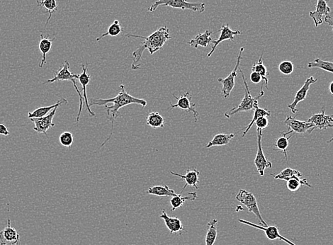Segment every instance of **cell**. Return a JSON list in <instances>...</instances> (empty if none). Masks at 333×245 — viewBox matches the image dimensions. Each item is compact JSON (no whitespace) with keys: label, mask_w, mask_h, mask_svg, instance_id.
<instances>
[{"label":"cell","mask_w":333,"mask_h":245,"mask_svg":"<svg viewBox=\"0 0 333 245\" xmlns=\"http://www.w3.org/2000/svg\"><path fill=\"white\" fill-rule=\"evenodd\" d=\"M119 88L120 92L118 93L116 97L107 99H92V100H91L90 104H89V106H105L106 109H107V118L111 123V134L107 137V140L102 144L101 147H103L113 136L115 121L121 115V113H119V110L121 108L130 105H140L141 106L142 108H145L147 106V102L145 99L136 98V97L131 96L129 93L126 92L125 86L123 84H121Z\"/></svg>","instance_id":"1"},{"label":"cell","mask_w":333,"mask_h":245,"mask_svg":"<svg viewBox=\"0 0 333 245\" xmlns=\"http://www.w3.org/2000/svg\"><path fill=\"white\" fill-rule=\"evenodd\" d=\"M126 36L129 37V38L132 37V38H143L145 40V41L142 42V44L133 54L134 62L132 63V67H131L133 70H137V69L140 68V65H141L140 62L143 60L142 54H143L145 49L148 50L150 55H153L155 53L163 49V46L166 44V41L172 38L170 34H169V28L166 27L160 28L159 29L157 30L156 31L148 37L133 34H126Z\"/></svg>","instance_id":"2"},{"label":"cell","mask_w":333,"mask_h":245,"mask_svg":"<svg viewBox=\"0 0 333 245\" xmlns=\"http://www.w3.org/2000/svg\"><path fill=\"white\" fill-rule=\"evenodd\" d=\"M240 72H241L242 78H243V82H244L245 96L241 103L238 107H234V108L228 110L226 113H225L224 115L227 118H230L233 115L240 113V112L250 111V110L255 109L257 107H259V99L262 98L265 95V92L262 90L263 85H262L259 95L256 97H252L250 92L247 80H246L244 73L242 71L241 68H240Z\"/></svg>","instance_id":"3"},{"label":"cell","mask_w":333,"mask_h":245,"mask_svg":"<svg viewBox=\"0 0 333 245\" xmlns=\"http://www.w3.org/2000/svg\"><path fill=\"white\" fill-rule=\"evenodd\" d=\"M69 68H70V62H69L68 60H65L60 70H57V73H56L55 76H54L52 79L45 82L44 84H47V83H54L56 82H72L73 86H75V89H76L77 92H78V95H79L80 97V103L81 104H80L79 111H78V116H77L76 120V122L79 123L80 117H81L82 112H83V95H82L80 89H78V86L77 85L76 82V79H78L79 75H74V74L72 73L70 71V70H69Z\"/></svg>","instance_id":"4"},{"label":"cell","mask_w":333,"mask_h":245,"mask_svg":"<svg viewBox=\"0 0 333 245\" xmlns=\"http://www.w3.org/2000/svg\"><path fill=\"white\" fill-rule=\"evenodd\" d=\"M159 6H170L174 9H189L193 12L202 13L205 11L206 4L205 3L189 2L187 0H158L148 8V12H155Z\"/></svg>","instance_id":"5"},{"label":"cell","mask_w":333,"mask_h":245,"mask_svg":"<svg viewBox=\"0 0 333 245\" xmlns=\"http://www.w3.org/2000/svg\"><path fill=\"white\" fill-rule=\"evenodd\" d=\"M236 199L242 204L246 206L250 213H252L254 214L259 220L260 221L261 224L263 226H267V222L264 220L263 218L261 216L260 211H259L258 203H257V199L253 193L248 191L244 190H241L238 192L236 196Z\"/></svg>","instance_id":"6"},{"label":"cell","mask_w":333,"mask_h":245,"mask_svg":"<svg viewBox=\"0 0 333 245\" xmlns=\"http://www.w3.org/2000/svg\"><path fill=\"white\" fill-rule=\"evenodd\" d=\"M244 51V48L242 47L240 49L239 54H238V57H237L236 65L235 68L233 69L231 73L225 78H219L218 81L222 83V93L223 99H228L230 96V93L233 91V88L235 86V78L238 76V70L239 69L240 65L242 60V54Z\"/></svg>","instance_id":"7"},{"label":"cell","mask_w":333,"mask_h":245,"mask_svg":"<svg viewBox=\"0 0 333 245\" xmlns=\"http://www.w3.org/2000/svg\"><path fill=\"white\" fill-rule=\"evenodd\" d=\"M257 152L256 155L255 159H254V165L257 168V172L259 175L264 176L265 171L267 168H272V164L271 162L269 161L266 158L265 154H264L263 149L262 145V130L257 129Z\"/></svg>","instance_id":"8"},{"label":"cell","mask_w":333,"mask_h":245,"mask_svg":"<svg viewBox=\"0 0 333 245\" xmlns=\"http://www.w3.org/2000/svg\"><path fill=\"white\" fill-rule=\"evenodd\" d=\"M173 97L177 100V103L176 105H172L170 104V107L168 109V110H172L174 108H179L181 109L185 110L186 113H190L192 112L194 116L195 121L197 122L198 117L199 116V113L195 109V104L192 102V95L190 94V90L188 89L187 93L185 94H182L180 97H177L174 94H172Z\"/></svg>","instance_id":"9"},{"label":"cell","mask_w":333,"mask_h":245,"mask_svg":"<svg viewBox=\"0 0 333 245\" xmlns=\"http://www.w3.org/2000/svg\"><path fill=\"white\" fill-rule=\"evenodd\" d=\"M238 221H239L241 223L244 224V225L254 227V228L259 229V230L265 232L266 236H267V238L270 240H281V241H284V243H287V244L289 245H296L294 244L293 242L288 240L287 238L281 236V235H280L279 231H278V227L262 226V225H256V224L252 223V222H249V221L243 220V219H238Z\"/></svg>","instance_id":"10"},{"label":"cell","mask_w":333,"mask_h":245,"mask_svg":"<svg viewBox=\"0 0 333 245\" xmlns=\"http://www.w3.org/2000/svg\"><path fill=\"white\" fill-rule=\"evenodd\" d=\"M20 235L12 227L10 219H7V225L0 231V245H20Z\"/></svg>","instance_id":"11"},{"label":"cell","mask_w":333,"mask_h":245,"mask_svg":"<svg viewBox=\"0 0 333 245\" xmlns=\"http://www.w3.org/2000/svg\"><path fill=\"white\" fill-rule=\"evenodd\" d=\"M57 109V107H56L54 110L50 112L47 116L41 117V118H30L32 122L34 123L35 124L33 130L39 134H45L48 137L47 131L55 126V123H54L53 120H54Z\"/></svg>","instance_id":"12"},{"label":"cell","mask_w":333,"mask_h":245,"mask_svg":"<svg viewBox=\"0 0 333 245\" xmlns=\"http://www.w3.org/2000/svg\"><path fill=\"white\" fill-rule=\"evenodd\" d=\"M284 123L291 129V131L299 134H304L305 133L310 134L315 129L314 125L312 123L299 121L290 115L286 116Z\"/></svg>","instance_id":"13"},{"label":"cell","mask_w":333,"mask_h":245,"mask_svg":"<svg viewBox=\"0 0 333 245\" xmlns=\"http://www.w3.org/2000/svg\"><path fill=\"white\" fill-rule=\"evenodd\" d=\"M316 82H318V79H314L313 77H310V78L305 80L304 85L296 92L294 102L291 105H288V108L291 110L293 113H296L299 111V109H296V106H297L299 102L305 100V98H306L307 94H308V90L310 89V86L311 84H314Z\"/></svg>","instance_id":"14"},{"label":"cell","mask_w":333,"mask_h":245,"mask_svg":"<svg viewBox=\"0 0 333 245\" xmlns=\"http://www.w3.org/2000/svg\"><path fill=\"white\" fill-rule=\"evenodd\" d=\"M221 31L220 36L219 37L216 41H213V46L211 48V51L208 54V57H211L212 55V54H214V51L217 46L220 44L221 43L222 41H226V40H230V41H234V37L235 36H238V35H241L242 32L239 31V30H237V31H233L231 28L229 27L228 24H226L225 25H222V28L219 31L216 32Z\"/></svg>","instance_id":"15"},{"label":"cell","mask_w":333,"mask_h":245,"mask_svg":"<svg viewBox=\"0 0 333 245\" xmlns=\"http://www.w3.org/2000/svg\"><path fill=\"white\" fill-rule=\"evenodd\" d=\"M331 8L328 6L326 0H317L315 10L310 12V17L313 19L315 27L322 25L323 17L330 15Z\"/></svg>","instance_id":"16"},{"label":"cell","mask_w":333,"mask_h":245,"mask_svg":"<svg viewBox=\"0 0 333 245\" xmlns=\"http://www.w3.org/2000/svg\"><path fill=\"white\" fill-rule=\"evenodd\" d=\"M308 122L314 125L315 129L320 130L333 128V116L326 115L325 107H323L321 113L313 115L309 118Z\"/></svg>","instance_id":"17"},{"label":"cell","mask_w":333,"mask_h":245,"mask_svg":"<svg viewBox=\"0 0 333 245\" xmlns=\"http://www.w3.org/2000/svg\"><path fill=\"white\" fill-rule=\"evenodd\" d=\"M170 173L172 175L176 176V177H180L181 179L185 181V186L184 187V188L182 189L181 193H182V191L185 190L186 187H187V186H190V187H193V188H195L196 190H198V183L199 182L198 177H199L200 172H198L196 168L187 169L185 175H182V174H177V173L173 172H170Z\"/></svg>","instance_id":"18"},{"label":"cell","mask_w":333,"mask_h":245,"mask_svg":"<svg viewBox=\"0 0 333 245\" xmlns=\"http://www.w3.org/2000/svg\"><path fill=\"white\" fill-rule=\"evenodd\" d=\"M88 66H89V63H88V62H86V66H84L83 64L82 65L83 73H82L81 75H79L78 80H79L80 83H81L82 86H83V97L86 104V109H87L90 116H95V113L91 110L90 106H89V102H88L87 94H86V86L89 84L91 78L90 75L87 73Z\"/></svg>","instance_id":"19"},{"label":"cell","mask_w":333,"mask_h":245,"mask_svg":"<svg viewBox=\"0 0 333 245\" xmlns=\"http://www.w3.org/2000/svg\"><path fill=\"white\" fill-rule=\"evenodd\" d=\"M160 218L164 220L166 227L169 230L170 234L179 233V232H182L183 230V225H182V222L178 218L169 217L166 214L165 210H163V211H162V214L160 216Z\"/></svg>","instance_id":"20"},{"label":"cell","mask_w":333,"mask_h":245,"mask_svg":"<svg viewBox=\"0 0 333 245\" xmlns=\"http://www.w3.org/2000/svg\"><path fill=\"white\" fill-rule=\"evenodd\" d=\"M214 33H211L209 30L204 32V33H198L197 36L194 37L193 39L189 42V44L194 49H198L199 46L206 48L209 45L212 43L214 40L211 38V36Z\"/></svg>","instance_id":"21"},{"label":"cell","mask_w":333,"mask_h":245,"mask_svg":"<svg viewBox=\"0 0 333 245\" xmlns=\"http://www.w3.org/2000/svg\"><path fill=\"white\" fill-rule=\"evenodd\" d=\"M292 131H284L280 133L281 136L277 139L275 142V146L276 147V150H279L284 155L285 159H287V150L289 145V140L292 137V135L287 137L288 134H292Z\"/></svg>","instance_id":"22"},{"label":"cell","mask_w":333,"mask_h":245,"mask_svg":"<svg viewBox=\"0 0 333 245\" xmlns=\"http://www.w3.org/2000/svg\"><path fill=\"white\" fill-rule=\"evenodd\" d=\"M197 198V193L196 192H190L187 196H182V193L177 195L176 196L172 197L170 199L171 211H175L176 209H178L182 207V205L186 201H194Z\"/></svg>","instance_id":"23"},{"label":"cell","mask_w":333,"mask_h":245,"mask_svg":"<svg viewBox=\"0 0 333 245\" xmlns=\"http://www.w3.org/2000/svg\"><path fill=\"white\" fill-rule=\"evenodd\" d=\"M63 103H68V101L65 99H61L58 100V102L55 105L49 106V107H40L37 109L33 110L32 112H28V117L29 118H41L47 116L51 112V110H54L56 107H58Z\"/></svg>","instance_id":"24"},{"label":"cell","mask_w":333,"mask_h":245,"mask_svg":"<svg viewBox=\"0 0 333 245\" xmlns=\"http://www.w3.org/2000/svg\"><path fill=\"white\" fill-rule=\"evenodd\" d=\"M41 41H39V51L42 54V60L39 63L40 68H43V65L46 63V55L51 51L52 49L53 42H54L55 38L53 40L43 37V34H41Z\"/></svg>","instance_id":"25"},{"label":"cell","mask_w":333,"mask_h":245,"mask_svg":"<svg viewBox=\"0 0 333 245\" xmlns=\"http://www.w3.org/2000/svg\"><path fill=\"white\" fill-rule=\"evenodd\" d=\"M235 136V134H217L214 136L212 140H210L209 143L206 145L207 148H210L211 147L214 146H224L230 143V141Z\"/></svg>","instance_id":"26"},{"label":"cell","mask_w":333,"mask_h":245,"mask_svg":"<svg viewBox=\"0 0 333 245\" xmlns=\"http://www.w3.org/2000/svg\"><path fill=\"white\" fill-rule=\"evenodd\" d=\"M147 192H148V194L160 197H173L178 195L174 192V190H170L166 185L164 186V187H163V186H155V187H150Z\"/></svg>","instance_id":"27"},{"label":"cell","mask_w":333,"mask_h":245,"mask_svg":"<svg viewBox=\"0 0 333 245\" xmlns=\"http://www.w3.org/2000/svg\"><path fill=\"white\" fill-rule=\"evenodd\" d=\"M217 223L218 220L216 219H213L208 223V230L205 239L206 245H214L215 243L218 235Z\"/></svg>","instance_id":"28"},{"label":"cell","mask_w":333,"mask_h":245,"mask_svg":"<svg viewBox=\"0 0 333 245\" xmlns=\"http://www.w3.org/2000/svg\"><path fill=\"white\" fill-rule=\"evenodd\" d=\"M164 123V118L158 112H152L149 113L146 118L147 125L153 129H163L165 127Z\"/></svg>","instance_id":"29"},{"label":"cell","mask_w":333,"mask_h":245,"mask_svg":"<svg viewBox=\"0 0 333 245\" xmlns=\"http://www.w3.org/2000/svg\"><path fill=\"white\" fill-rule=\"evenodd\" d=\"M262 55H263V54L261 55L258 61L255 62V63L252 65V71L256 72V73L260 75V76L262 77V81L264 82V83H265L266 88L267 89V84H268L269 82V73L268 71H267V68L264 65L263 60H262Z\"/></svg>","instance_id":"30"},{"label":"cell","mask_w":333,"mask_h":245,"mask_svg":"<svg viewBox=\"0 0 333 245\" xmlns=\"http://www.w3.org/2000/svg\"><path fill=\"white\" fill-rule=\"evenodd\" d=\"M36 1H37L38 6H43L46 9V12L49 14V18H48L46 26H45V28H46L48 24L49 23L50 19L52 17V14L57 10V1L56 0H42V1H40L36 0Z\"/></svg>","instance_id":"31"},{"label":"cell","mask_w":333,"mask_h":245,"mask_svg":"<svg viewBox=\"0 0 333 245\" xmlns=\"http://www.w3.org/2000/svg\"><path fill=\"white\" fill-rule=\"evenodd\" d=\"M300 177H295L286 182V188L291 192H295L299 190L303 185L306 186L309 188H311L312 186L308 183L306 179H300Z\"/></svg>","instance_id":"32"},{"label":"cell","mask_w":333,"mask_h":245,"mask_svg":"<svg viewBox=\"0 0 333 245\" xmlns=\"http://www.w3.org/2000/svg\"><path fill=\"white\" fill-rule=\"evenodd\" d=\"M271 176L274 177L275 179H278V180H284L287 182L288 180L291 179V178L298 177H302L303 174L300 172H299L296 169H292L291 168H286L282 172H280L279 174L275 175V174H271Z\"/></svg>","instance_id":"33"},{"label":"cell","mask_w":333,"mask_h":245,"mask_svg":"<svg viewBox=\"0 0 333 245\" xmlns=\"http://www.w3.org/2000/svg\"><path fill=\"white\" fill-rule=\"evenodd\" d=\"M308 68L309 69H321L325 71L333 74V62L325 61V60H322L320 58L315 59L314 61L308 62Z\"/></svg>","instance_id":"34"},{"label":"cell","mask_w":333,"mask_h":245,"mask_svg":"<svg viewBox=\"0 0 333 245\" xmlns=\"http://www.w3.org/2000/svg\"><path fill=\"white\" fill-rule=\"evenodd\" d=\"M270 116H271V113H270V112L269 111L268 109H260L259 108V107H257V109H254V116H253L252 121L249 123V125H248L247 127L246 128V131L243 132L242 137H245V136L247 135L248 131L252 128L253 124L255 123L256 121H257L258 118H260V117H269Z\"/></svg>","instance_id":"35"},{"label":"cell","mask_w":333,"mask_h":245,"mask_svg":"<svg viewBox=\"0 0 333 245\" xmlns=\"http://www.w3.org/2000/svg\"><path fill=\"white\" fill-rule=\"evenodd\" d=\"M124 31L123 28H121V25H120L119 22L118 20H115L114 22L111 25H110V27H109L108 30L106 33H103L100 37L97 38V41H99L100 40H102V38H105V37L107 36H110L112 37L117 36L120 33Z\"/></svg>","instance_id":"36"},{"label":"cell","mask_w":333,"mask_h":245,"mask_svg":"<svg viewBox=\"0 0 333 245\" xmlns=\"http://www.w3.org/2000/svg\"><path fill=\"white\" fill-rule=\"evenodd\" d=\"M60 144L64 147H70L73 145L74 142V137H73V134L70 132L62 133L59 137Z\"/></svg>","instance_id":"37"},{"label":"cell","mask_w":333,"mask_h":245,"mask_svg":"<svg viewBox=\"0 0 333 245\" xmlns=\"http://www.w3.org/2000/svg\"><path fill=\"white\" fill-rule=\"evenodd\" d=\"M294 64L289 60H284L278 65V70L284 75H289L294 72Z\"/></svg>","instance_id":"38"},{"label":"cell","mask_w":333,"mask_h":245,"mask_svg":"<svg viewBox=\"0 0 333 245\" xmlns=\"http://www.w3.org/2000/svg\"><path fill=\"white\" fill-rule=\"evenodd\" d=\"M255 124L258 129L264 130L268 126V118L265 116L260 117V118H258V119L256 121Z\"/></svg>","instance_id":"39"},{"label":"cell","mask_w":333,"mask_h":245,"mask_svg":"<svg viewBox=\"0 0 333 245\" xmlns=\"http://www.w3.org/2000/svg\"><path fill=\"white\" fill-rule=\"evenodd\" d=\"M250 78L251 82L254 84H258L262 80V77L260 76V75H259L258 73H256V72H252L250 74Z\"/></svg>","instance_id":"40"},{"label":"cell","mask_w":333,"mask_h":245,"mask_svg":"<svg viewBox=\"0 0 333 245\" xmlns=\"http://www.w3.org/2000/svg\"><path fill=\"white\" fill-rule=\"evenodd\" d=\"M0 135L4 136L9 135V132L8 131L7 128L2 123H0Z\"/></svg>","instance_id":"41"},{"label":"cell","mask_w":333,"mask_h":245,"mask_svg":"<svg viewBox=\"0 0 333 245\" xmlns=\"http://www.w3.org/2000/svg\"><path fill=\"white\" fill-rule=\"evenodd\" d=\"M324 21L326 23H327L328 25L331 26L333 27V19L331 17V15L326 16L325 17Z\"/></svg>","instance_id":"42"},{"label":"cell","mask_w":333,"mask_h":245,"mask_svg":"<svg viewBox=\"0 0 333 245\" xmlns=\"http://www.w3.org/2000/svg\"><path fill=\"white\" fill-rule=\"evenodd\" d=\"M329 90L331 94H332L333 95V82H332L331 83V84H330Z\"/></svg>","instance_id":"43"},{"label":"cell","mask_w":333,"mask_h":245,"mask_svg":"<svg viewBox=\"0 0 333 245\" xmlns=\"http://www.w3.org/2000/svg\"><path fill=\"white\" fill-rule=\"evenodd\" d=\"M333 141V137H332V138H331V139H330V140H328L327 141V143H331V142H332Z\"/></svg>","instance_id":"44"},{"label":"cell","mask_w":333,"mask_h":245,"mask_svg":"<svg viewBox=\"0 0 333 245\" xmlns=\"http://www.w3.org/2000/svg\"></svg>","instance_id":"45"}]
</instances>
